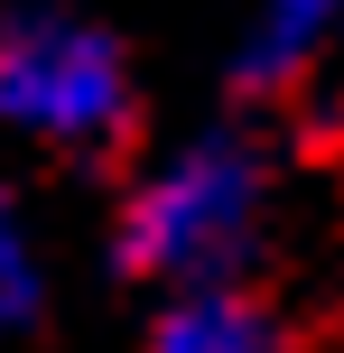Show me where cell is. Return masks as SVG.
Here are the masks:
<instances>
[{"instance_id":"1","label":"cell","mask_w":344,"mask_h":353,"mask_svg":"<svg viewBox=\"0 0 344 353\" xmlns=\"http://www.w3.org/2000/svg\"><path fill=\"white\" fill-rule=\"evenodd\" d=\"M270 214V159L242 130H196L130 186L121 205V270L159 288H233Z\"/></svg>"},{"instance_id":"2","label":"cell","mask_w":344,"mask_h":353,"mask_svg":"<svg viewBox=\"0 0 344 353\" xmlns=\"http://www.w3.org/2000/svg\"><path fill=\"white\" fill-rule=\"evenodd\" d=\"M0 130L37 149L93 159L130 130V65L93 19L19 10L0 19Z\"/></svg>"},{"instance_id":"3","label":"cell","mask_w":344,"mask_h":353,"mask_svg":"<svg viewBox=\"0 0 344 353\" xmlns=\"http://www.w3.org/2000/svg\"><path fill=\"white\" fill-rule=\"evenodd\" d=\"M140 353H289V335H279V316L261 298H242V288H177V298L159 307V325H149Z\"/></svg>"},{"instance_id":"4","label":"cell","mask_w":344,"mask_h":353,"mask_svg":"<svg viewBox=\"0 0 344 353\" xmlns=\"http://www.w3.org/2000/svg\"><path fill=\"white\" fill-rule=\"evenodd\" d=\"M335 19H344V0H261L252 37H242V84H289V74L326 47Z\"/></svg>"},{"instance_id":"5","label":"cell","mask_w":344,"mask_h":353,"mask_svg":"<svg viewBox=\"0 0 344 353\" xmlns=\"http://www.w3.org/2000/svg\"><path fill=\"white\" fill-rule=\"evenodd\" d=\"M37 251H28V232H19V214H10V195H0V335H19V325L37 316Z\"/></svg>"}]
</instances>
